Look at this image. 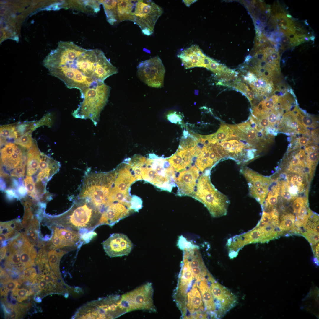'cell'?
Here are the masks:
<instances>
[{
    "label": "cell",
    "mask_w": 319,
    "mask_h": 319,
    "mask_svg": "<svg viewBox=\"0 0 319 319\" xmlns=\"http://www.w3.org/2000/svg\"><path fill=\"white\" fill-rule=\"evenodd\" d=\"M48 71L67 88L78 89L81 93L93 83L104 82L109 76L110 68L102 51L85 49L61 54Z\"/></svg>",
    "instance_id": "obj_1"
},
{
    "label": "cell",
    "mask_w": 319,
    "mask_h": 319,
    "mask_svg": "<svg viewBox=\"0 0 319 319\" xmlns=\"http://www.w3.org/2000/svg\"><path fill=\"white\" fill-rule=\"evenodd\" d=\"M101 210L87 198L75 200L67 211L52 217L50 221L54 227L78 232L93 231L99 225Z\"/></svg>",
    "instance_id": "obj_2"
},
{
    "label": "cell",
    "mask_w": 319,
    "mask_h": 319,
    "mask_svg": "<svg viewBox=\"0 0 319 319\" xmlns=\"http://www.w3.org/2000/svg\"><path fill=\"white\" fill-rule=\"evenodd\" d=\"M117 174L115 169L108 172H86L78 197L88 199L102 212L104 211L108 206V196Z\"/></svg>",
    "instance_id": "obj_3"
},
{
    "label": "cell",
    "mask_w": 319,
    "mask_h": 319,
    "mask_svg": "<svg viewBox=\"0 0 319 319\" xmlns=\"http://www.w3.org/2000/svg\"><path fill=\"white\" fill-rule=\"evenodd\" d=\"M149 158L144 157L140 164L142 180L160 189L171 192L176 185V172L167 159L151 154Z\"/></svg>",
    "instance_id": "obj_4"
},
{
    "label": "cell",
    "mask_w": 319,
    "mask_h": 319,
    "mask_svg": "<svg viewBox=\"0 0 319 319\" xmlns=\"http://www.w3.org/2000/svg\"><path fill=\"white\" fill-rule=\"evenodd\" d=\"M110 88L104 82L93 83L81 93L83 100L73 112V116L77 118L89 119L96 125L101 112L108 101Z\"/></svg>",
    "instance_id": "obj_5"
},
{
    "label": "cell",
    "mask_w": 319,
    "mask_h": 319,
    "mask_svg": "<svg viewBox=\"0 0 319 319\" xmlns=\"http://www.w3.org/2000/svg\"><path fill=\"white\" fill-rule=\"evenodd\" d=\"M210 173L201 174L191 197L202 203L213 217H218L227 214L230 202L228 197L212 184Z\"/></svg>",
    "instance_id": "obj_6"
},
{
    "label": "cell",
    "mask_w": 319,
    "mask_h": 319,
    "mask_svg": "<svg viewBox=\"0 0 319 319\" xmlns=\"http://www.w3.org/2000/svg\"><path fill=\"white\" fill-rule=\"evenodd\" d=\"M121 296L112 295L92 301L77 310L79 319H114L126 313L121 303Z\"/></svg>",
    "instance_id": "obj_7"
},
{
    "label": "cell",
    "mask_w": 319,
    "mask_h": 319,
    "mask_svg": "<svg viewBox=\"0 0 319 319\" xmlns=\"http://www.w3.org/2000/svg\"><path fill=\"white\" fill-rule=\"evenodd\" d=\"M153 292L152 283H145L121 295V304L126 313L138 310L155 312Z\"/></svg>",
    "instance_id": "obj_8"
},
{
    "label": "cell",
    "mask_w": 319,
    "mask_h": 319,
    "mask_svg": "<svg viewBox=\"0 0 319 319\" xmlns=\"http://www.w3.org/2000/svg\"><path fill=\"white\" fill-rule=\"evenodd\" d=\"M163 13L162 9L151 0L135 1L133 21L142 32L149 36L153 32L157 20Z\"/></svg>",
    "instance_id": "obj_9"
},
{
    "label": "cell",
    "mask_w": 319,
    "mask_h": 319,
    "mask_svg": "<svg viewBox=\"0 0 319 319\" xmlns=\"http://www.w3.org/2000/svg\"><path fill=\"white\" fill-rule=\"evenodd\" d=\"M137 72L140 79L148 86L157 88L163 86L165 70L158 56L140 62Z\"/></svg>",
    "instance_id": "obj_10"
},
{
    "label": "cell",
    "mask_w": 319,
    "mask_h": 319,
    "mask_svg": "<svg viewBox=\"0 0 319 319\" xmlns=\"http://www.w3.org/2000/svg\"><path fill=\"white\" fill-rule=\"evenodd\" d=\"M240 172L247 182L249 196L262 205L271 183L270 178L262 175L246 166L242 167Z\"/></svg>",
    "instance_id": "obj_11"
},
{
    "label": "cell",
    "mask_w": 319,
    "mask_h": 319,
    "mask_svg": "<svg viewBox=\"0 0 319 319\" xmlns=\"http://www.w3.org/2000/svg\"><path fill=\"white\" fill-rule=\"evenodd\" d=\"M213 295L217 318H220L234 307L236 303V297L225 287L216 281L211 276L207 279Z\"/></svg>",
    "instance_id": "obj_12"
},
{
    "label": "cell",
    "mask_w": 319,
    "mask_h": 319,
    "mask_svg": "<svg viewBox=\"0 0 319 319\" xmlns=\"http://www.w3.org/2000/svg\"><path fill=\"white\" fill-rule=\"evenodd\" d=\"M52 236L48 244L50 249H61L65 248L74 249L79 243L83 242L79 232L58 227H53Z\"/></svg>",
    "instance_id": "obj_13"
},
{
    "label": "cell",
    "mask_w": 319,
    "mask_h": 319,
    "mask_svg": "<svg viewBox=\"0 0 319 319\" xmlns=\"http://www.w3.org/2000/svg\"><path fill=\"white\" fill-rule=\"evenodd\" d=\"M275 237L276 233L273 229L269 227L261 228L256 226L248 232L232 237L231 242L233 247L239 251L247 244L256 242H265Z\"/></svg>",
    "instance_id": "obj_14"
},
{
    "label": "cell",
    "mask_w": 319,
    "mask_h": 319,
    "mask_svg": "<svg viewBox=\"0 0 319 319\" xmlns=\"http://www.w3.org/2000/svg\"><path fill=\"white\" fill-rule=\"evenodd\" d=\"M201 174L195 165L176 173L175 182L178 189V194L191 197Z\"/></svg>",
    "instance_id": "obj_15"
},
{
    "label": "cell",
    "mask_w": 319,
    "mask_h": 319,
    "mask_svg": "<svg viewBox=\"0 0 319 319\" xmlns=\"http://www.w3.org/2000/svg\"><path fill=\"white\" fill-rule=\"evenodd\" d=\"M103 249L111 257L128 255L131 252L133 244L128 237L122 233H115L102 242Z\"/></svg>",
    "instance_id": "obj_16"
},
{
    "label": "cell",
    "mask_w": 319,
    "mask_h": 319,
    "mask_svg": "<svg viewBox=\"0 0 319 319\" xmlns=\"http://www.w3.org/2000/svg\"><path fill=\"white\" fill-rule=\"evenodd\" d=\"M201 141V149L195 165L202 174L210 172L213 167L223 158L213 144L204 141Z\"/></svg>",
    "instance_id": "obj_17"
},
{
    "label": "cell",
    "mask_w": 319,
    "mask_h": 319,
    "mask_svg": "<svg viewBox=\"0 0 319 319\" xmlns=\"http://www.w3.org/2000/svg\"><path fill=\"white\" fill-rule=\"evenodd\" d=\"M199 153L196 145L189 148H180L172 156L167 159L176 173L179 172L195 163Z\"/></svg>",
    "instance_id": "obj_18"
},
{
    "label": "cell",
    "mask_w": 319,
    "mask_h": 319,
    "mask_svg": "<svg viewBox=\"0 0 319 319\" xmlns=\"http://www.w3.org/2000/svg\"><path fill=\"white\" fill-rule=\"evenodd\" d=\"M277 130L289 135L311 134L310 131L302 125L292 110L283 115L277 126Z\"/></svg>",
    "instance_id": "obj_19"
},
{
    "label": "cell",
    "mask_w": 319,
    "mask_h": 319,
    "mask_svg": "<svg viewBox=\"0 0 319 319\" xmlns=\"http://www.w3.org/2000/svg\"><path fill=\"white\" fill-rule=\"evenodd\" d=\"M130 210L123 204L114 202L102 212L98 225L107 224L112 226L120 220L127 217L129 214Z\"/></svg>",
    "instance_id": "obj_20"
},
{
    "label": "cell",
    "mask_w": 319,
    "mask_h": 319,
    "mask_svg": "<svg viewBox=\"0 0 319 319\" xmlns=\"http://www.w3.org/2000/svg\"><path fill=\"white\" fill-rule=\"evenodd\" d=\"M205 56L198 45H193L182 51L178 57L181 59L185 68L188 69L202 67Z\"/></svg>",
    "instance_id": "obj_21"
},
{
    "label": "cell",
    "mask_w": 319,
    "mask_h": 319,
    "mask_svg": "<svg viewBox=\"0 0 319 319\" xmlns=\"http://www.w3.org/2000/svg\"><path fill=\"white\" fill-rule=\"evenodd\" d=\"M198 286L207 313L212 318H217L214 298L206 278L198 282Z\"/></svg>",
    "instance_id": "obj_22"
},
{
    "label": "cell",
    "mask_w": 319,
    "mask_h": 319,
    "mask_svg": "<svg viewBox=\"0 0 319 319\" xmlns=\"http://www.w3.org/2000/svg\"><path fill=\"white\" fill-rule=\"evenodd\" d=\"M19 250L24 268H27L33 265L37 255V252L25 235Z\"/></svg>",
    "instance_id": "obj_23"
},
{
    "label": "cell",
    "mask_w": 319,
    "mask_h": 319,
    "mask_svg": "<svg viewBox=\"0 0 319 319\" xmlns=\"http://www.w3.org/2000/svg\"><path fill=\"white\" fill-rule=\"evenodd\" d=\"M135 2L134 0H117V12L119 22L133 21Z\"/></svg>",
    "instance_id": "obj_24"
},
{
    "label": "cell",
    "mask_w": 319,
    "mask_h": 319,
    "mask_svg": "<svg viewBox=\"0 0 319 319\" xmlns=\"http://www.w3.org/2000/svg\"><path fill=\"white\" fill-rule=\"evenodd\" d=\"M41 153L36 144H33L29 151L27 160L28 175L35 174L39 168Z\"/></svg>",
    "instance_id": "obj_25"
},
{
    "label": "cell",
    "mask_w": 319,
    "mask_h": 319,
    "mask_svg": "<svg viewBox=\"0 0 319 319\" xmlns=\"http://www.w3.org/2000/svg\"><path fill=\"white\" fill-rule=\"evenodd\" d=\"M18 220L0 223V241L4 242L15 236L23 226Z\"/></svg>",
    "instance_id": "obj_26"
},
{
    "label": "cell",
    "mask_w": 319,
    "mask_h": 319,
    "mask_svg": "<svg viewBox=\"0 0 319 319\" xmlns=\"http://www.w3.org/2000/svg\"><path fill=\"white\" fill-rule=\"evenodd\" d=\"M67 253L61 249H50L48 254V263L52 271L59 279H62L60 271L59 266L61 259Z\"/></svg>",
    "instance_id": "obj_27"
},
{
    "label": "cell",
    "mask_w": 319,
    "mask_h": 319,
    "mask_svg": "<svg viewBox=\"0 0 319 319\" xmlns=\"http://www.w3.org/2000/svg\"><path fill=\"white\" fill-rule=\"evenodd\" d=\"M101 3L108 22L111 25L119 22L117 12V0H102Z\"/></svg>",
    "instance_id": "obj_28"
},
{
    "label": "cell",
    "mask_w": 319,
    "mask_h": 319,
    "mask_svg": "<svg viewBox=\"0 0 319 319\" xmlns=\"http://www.w3.org/2000/svg\"><path fill=\"white\" fill-rule=\"evenodd\" d=\"M24 234L33 246L38 245L39 222L36 218L33 217L25 227Z\"/></svg>",
    "instance_id": "obj_29"
},
{
    "label": "cell",
    "mask_w": 319,
    "mask_h": 319,
    "mask_svg": "<svg viewBox=\"0 0 319 319\" xmlns=\"http://www.w3.org/2000/svg\"><path fill=\"white\" fill-rule=\"evenodd\" d=\"M22 150L16 146L14 151L12 153L1 159L6 169L12 170L19 165L22 160Z\"/></svg>",
    "instance_id": "obj_30"
},
{
    "label": "cell",
    "mask_w": 319,
    "mask_h": 319,
    "mask_svg": "<svg viewBox=\"0 0 319 319\" xmlns=\"http://www.w3.org/2000/svg\"><path fill=\"white\" fill-rule=\"evenodd\" d=\"M280 184L278 182L274 185L268 192L262 206L265 209H272L277 204L278 197L280 191Z\"/></svg>",
    "instance_id": "obj_31"
},
{
    "label": "cell",
    "mask_w": 319,
    "mask_h": 319,
    "mask_svg": "<svg viewBox=\"0 0 319 319\" xmlns=\"http://www.w3.org/2000/svg\"><path fill=\"white\" fill-rule=\"evenodd\" d=\"M295 114L299 121L305 128H314L318 125V119L315 117L305 113L299 108Z\"/></svg>",
    "instance_id": "obj_32"
},
{
    "label": "cell",
    "mask_w": 319,
    "mask_h": 319,
    "mask_svg": "<svg viewBox=\"0 0 319 319\" xmlns=\"http://www.w3.org/2000/svg\"><path fill=\"white\" fill-rule=\"evenodd\" d=\"M279 228L281 231H287L292 230L294 226L295 217L291 213L283 215Z\"/></svg>",
    "instance_id": "obj_33"
},
{
    "label": "cell",
    "mask_w": 319,
    "mask_h": 319,
    "mask_svg": "<svg viewBox=\"0 0 319 319\" xmlns=\"http://www.w3.org/2000/svg\"><path fill=\"white\" fill-rule=\"evenodd\" d=\"M1 139L15 140L17 139V134L15 127L12 125H6L0 128Z\"/></svg>",
    "instance_id": "obj_34"
},
{
    "label": "cell",
    "mask_w": 319,
    "mask_h": 319,
    "mask_svg": "<svg viewBox=\"0 0 319 319\" xmlns=\"http://www.w3.org/2000/svg\"><path fill=\"white\" fill-rule=\"evenodd\" d=\"M24 183L28 194L33 198L38 200L35 185L32 178L27 175L24 180Z\"/></svg>",
    "instance_id": "obj_35"
},
{
    "label": "cell",
    "mask_w": 319,
    "mask_h": 319,
    "mask_svg": "<svg viewBox=\"0 0 319 319\" xmlns=\"http://www.w3.org/2000/svg\"><path fill=\"white\" fill-rule=\"evenodd\" d=\"M14 143L27 149H30L33 145V140L31 135L26 133L17 139Z\"/></svg>",
    "instance_id": "obj_36"
},
{
    "label": "cell",
    "mask_w": 319,
    "mask_h": 319,
    "mask_svg": "<svg viewBox=\"0 0 319 319\" xmlns=\"http://www.w3.org/2000/svg\"><path fill=\"white\" fill-rule=\"evenodd\" d=\"M25 164L26 159L25 157L23 158V159H22L19 165L12 171L11 175L17 178L23 176L25 173Z\"/></svg>",
    "instance_id": "obj_37"
},
{
    "label": "cell",
    "mask_w": 319,
    "mask_h": 319,
    "mask_svg": "<svg viewBox=\"0 0 319 319\" xmlns=\"http://www.w3.org/2000/svg\"><path fill=\"white\" fill-rule=\"evenodd\" d=\"M12 294L18 302H21L27 298L29 293L26 289L16 288L13 291Z\"/></svg>",
    "instance_id": "obj_38"
},
{
    "label": "cell",
    "mask_w": 319,
    "mask_h": 319,
    "mask_svg": "<svg viewBox=\"0 0 319 319\" xmlns=\"http://www.w3.org/2000/svg\"><path fill=\"white\" fill-rule=\"evenodd\" d=\"M167 119L170 122L175 124H182V114L176 111H170L166 115Z\"/></svg>",
    "instance_id": "obj_39"
},
{
    "label": "cell",
    "mask_w": 319,
    "mask_h": 319,
    "mask_svg": "<svg viewBox=\"0 0 319 319\" xmlns=\"http://www.w3.org/2000/svg\"><path fill=\"white\" fill-rule=\"evenodd\" d=\"M302 235L308 240L310 244L316 245L319 242V234L311 230H307Z\"/></svg>",
    "instance_id": "obj_40"
},
{
    "label": "cell",
    "mask_w": 319,
    "mask_h": 319,
    "mask_svg": "<svg viewBox=\"0 0 319 319\" xmlns=\"http://www.w3.org/2000/svg\"><path fill=\"white\" fill-rule=\"evenodd\" d=\"M142 207L141 199L136 195H133L131 201V210L135 212H138Z\"/></svg>",
    "instance_id": "obj_41"
},
{
    "label": "cell",
    "mask_w": 319,
    "mask_h": 319,
    "mask_svg": "<svg viewBox=\"0 0 319 319\" xmlns=\"http://www.w3.org/2000/svg\"><path fill=\"white\" fill-rule=\"evenodd\" d=\"M307 198L301 197H297L295 199L293 204L294 212L297 213L303 206L307 204Z\"/></svg>",
    "instance_id": "obj_42"
},
{
    "label": "cell",
    "mask_w": 319,
    "mask_h": 319,
    "mask_svg": "<svg viewBox=\"0 0 319 319\" xmlns=\"http://www.w3.org/2000/svg\"><path fill=\"white\" fill-rule=\"evenodd\" d=\"M3 282L5 293L9 291H13L16 288L18 285L17 281L10 279L4 281Z\"/></svg>",
    "instance_id": "obj_43"
},
{
    "label": "cell",
    "mask_w": 319,
    "mask_h": 319,
    "mask_svg": "<svg viewBox=\"0 0 319 319\" xmlns=\"http://www.w3.org/2000/svg\"><path fill=\"white\" fill-rule=\"evenodd\" d=\"M36 275L37 272L35 268L30 267L24 271L22 277L25 280H32L36 276Z\"/></svg>",
    "instance_id": "obj_44"
},
{
    "label": "cell",
    "mask_w": 319,
    "mask_h": 319,
    "mask_svg": "<svg viewBox=\"0 0 319 319\" xmlns=\"http://www.w3.org/2000/svg\"><path fill=\"white\" fill-rule=\"evenodd\" d=\"M261 219L266 224L270 225L272 221V219L269 213L263 211Z\"/></svg>",
    "instance_id": "obj_45"
},
{
    "label": "cell",
    "mask_w": 319,
    "mask_h": 319,
    "mask_svg": "<svg viewBox=\"0 0 319 319\" xmlns=\"http://www.w3.org/2000/svg\"><path fill=\"white\" fill-rule=\"evenodd\" d=\"M266 56L264 50L261 49L255 53L254 56L256 60L261 61L264 60Z\"/></svg>",
    "instance_id": "obj_46"
},
{
    "label": "cell",
    "mask_w": 319,
    "mask_h": 319,
    "mask_svg": "<svg viewBox=\"0 0 319 319\" xmlns=\"http://www.w3.org/2000/svg\"><path fill=\"white\" fill-rule=\"evenodd\" d=\"M268 25L270 29L276 30L277 28L276 18L274 16H271L268 22Z\"/></svg>",
    "instance_id": "obj_47"
},
{
    "label": "cell",
    "mask_w": 319,
    "mask_h": 319,
    "mask_svg": "<svg viewBox=\"0 0 319 319\" xmlns=\"http://www.w3.org/2000/svg\"><path fill=\"white\" fill-rule=\"evenodd\" d=\"M235 87V88L245 94L247 90L249 89L248 87L245 84L240 82L237 84Z\"/></svg>",
    "instance_id": "obj_48"
},
{
    "label": "cell",
    "mask_w": 319,
    "mask_h": 319,
    "mask_svg": "<svg viewBox=\"0 0 319 319\" xmlns=\"http://www.w3.org/2000/svg\"><path fill=\"white\" fill-rule=\"evenodd\" d=\"M292 40L289 38L284 35L281 37V44L283 45H287L288 46H291V44Z\"/></svg>",
    "instance_id": "obj_49"
},
{
    "label": "cell",
    "mask_w": 319,
    "mask_h": 319,
    "mask_svg": "<svg viewBox=\"0 0 319 319\" xmlns=\"http://www.w3.org/2000/svg\"><path fill=\"white\" fill-rule=\"evenodd\" d=\"M48 284L43 279L42 277V278L39 280L38 282V286L39 288L41 289H47L48 287Z\"/></svg>",
    "instance_id": "obj_50"
},
{
    "label": "cell",
    "mask_w": 319,
    "mask_h": 319,
    "mask_svg": "<svg viewBox=\"0 0 319 319\" xmlns=\"http://www.w3.org/2000/svg\"><path fill=\"white\" fill-rule=\"evenodd\" d=\"M18 192L19 194L21 196H25L27 192L26 188L24 187L22 183L20 184L19 186L18 187Z\"/></svg>",
    "instance_id": "obj_51"
},
{
    "label": "cell",
    "mask_w": 319,
    "mask_h": 319,
    "mask_svg": "<svg viewBox=\"0 0 319 319\" xmlns=\"http://www.w3.org/2000/svg\"><path fill=\"white\" fill-rule=\"evenodd\" d=\"M269 55L274 61L279 62L280 56L278 52L274 51L271 53Z\"/></svg>",
    "instance_id": "obj_52"
},
{
    "label": "cell",
    "mask_w": 319,
    "mask_h": 319,
    "mask_svg": "<svg viewBox=\"0 0 319 319\" xmlns=\"http://www.w3.org/2000/svg\"><path fill=\"white\" fill-rule=\"evenodd\" d=\"M7 247L6 246H3L0 249V260H2L5 256L7 250Z\"/></svg>",
    "instance_id": "obj_53"
},
{
    "label": "cell",
    "mask_w": 319,
    "mask_h": 319,
    "mask_svg": "<svg viewBox=\"0 0 319 319\" xmlns=\"http://www.w3.org/2000/svg\"><path fill=\"white\" fill-rule=\"evenodd\" d=\"M247 97L248 98L249 101L250 102L254 98V94L253 92L249 89H248L246 91L245 94Z\"/></svg>",
    "instance_id": "obj_54"
},
{
    "label": "cell",
    "mask_w": 319,
    "mask_h": 319,
    "mask_svg": "<svg viewBox=\"0 0 319 319\" xmlns=\"http://www.w3.org/2000/svg\"><path fill=\"white\" fill-rule=\"evenodd\" d=\"M6 192L8 197L10 198H12L13 197H17L15 191L13 190H8L6 191Z\"/></svg>",
    "instance_id": "obj_55"
},
{
    "label": "cell",
    "mask_w": 319,
    "mask_h": 319,
    "mask_svg": "<svg viewBox=\"0 0 319 319\" xmlns=\"http://www.w3.org/2000/svg\"><path fill=\"white\" fill-rule=\"evenodd\" d=\"M258 18L260 21L262 23H266L267 19L265 14L263 12L259 14Z\"/></svg>",
    "instance_id": "obj_56"
},
{
    "label": "cell",
    "mask_w": 319,
    "mask_h": 319,
    "mask_svg": "<svg viewBox=\"0 0 319 319\" xmlns=\"http://www.w3.org/2000/svg\"><path fill=\"white\" fill-rule=\"evenodd\" d=\"M183 2L187 6H190L191 4L195 2L196 0H183Z\"/></svg>",
    "instance_id": "obj_57"
},
{
    "label": "cell",
    "mask_w": 319,
    "mask_h": 319,
    "mask_svg": "<svg viewBox=\"0 0 319 319\" xmlns=\"http://www.w3.org/2000/svg\"><path fill=\"white\" fill-rule=\"evenodd\" d=\"M316 253L317 257L318 256L319 253V243L317 244L315 247Z\"/></svg>",
    "instance_id": "obj_58"
},
{
    "label": "cell",
    "mask_w": 319,
    "mask_h": 319,
    "mask_svg": "<svg viewBox=\"0 0 319 319\" xmlns=\"http://www.w3.org/2000/svg\"><path fill=\"white\" fill-rule=\"evenodd\" d=\"M309 39L314 41L315 38V37L314 36H312L309 37Z\"/></svg>",
    "instance_id": "obj_59"
},
{
    "label": "cell",
    "mask_w": 319,
    "mask_h": 319,
    "mask_svg": "<svg viewBox=\"0 0 319 319\" xmlns=\"http://www.w3.org/2000/svg\"><path fill=\"white\" fill-rule=\"evenodd\" d=\"M269 29V27L268 26H266L264 27V30L265 31H268Z\"/></svg>",
    "instance_id": "obj_60"
},
{
    "label": "cell",
    "mask_w": 319,
    "mask_h": 319,
    "mask_svg": "<svg viewBox=\"0 0 319 319\" xmlns=\"http://www.w3.org/2000/svg\"><path fill=\"white\" fill-rule=\"evenodd\" d=\"M286 16L287 17L289 18H292V16L289 14H286Z\"/></svg>",
    "instance_id": "obj_61"
}]
</instances>
